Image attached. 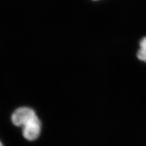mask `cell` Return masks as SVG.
<instances>
[{"label": "cell", "mask_w": 146, "mask_h": 146, "mask_svg": "<svg viewBox=\"0 0 146 146\" xmlns=\"http://www.w3.org/2000/svg\"><path fill=\"white\" fill-rule=\"evenodd\" d=\"M36 116L35 111L31 108H18L12 115V123L17 127H23L25 124L33 119Z\"/></svg>", "instance_id": "obj_1"}, {"label": "cell", "mask_w": 146, "mask_h": 146, "mask_svg": "<svg viewBox=\"0 0 146 146\" xmlns=\"http://www.w3.org/2000/svg\"><path fill=\"white\" fill-rule=\"evenodd\" d=\"M0 146H3V144H2V143H1V141H0Z\"/></svg>", "instance_id": "obj_4"}, {"label": "cell", "mask_w": 146, "mask_h": 146, "mask_svg": "<svg viewBox=\"0 0 146 146\" xmlns=\"http://www.w3.org/2000/svg\"><path fill=\"white\" fill-rule=\"evenodd\" d=\"M23 137L28 141H35L39 137L41 131V123L38 116L25 124L23 127Z\"/></svg>", "instance_id": "obj_2"}, {"label": "cell", "mask_w": 146, "mask_h": 146, "mask_svg": "<svg viewBox=\"0 0 146 146\" xmlns=\"http://www.w3.org/2000/svg\"><path fill=\"white\" fill-rule=\"evenodd\" d=\"M94 1H97V0H94Z\"/></svg>", "instance_id": "obj_5"}, {"label": "cell", "mask_w": 146, "mask_h": 146, "mask_svg": "<svg viewBox=\"0 0 146 146\" xmlns=\"http://www.w3.org/2000/svg\"><path fill=\"white\" fill-rule=\"evenodd\" d=\"M137 57L140 61L146 63V36L142 38L139 42V48L137 52Z\"/></svg>", "instance_id": "obj_3"}]
</instances>
